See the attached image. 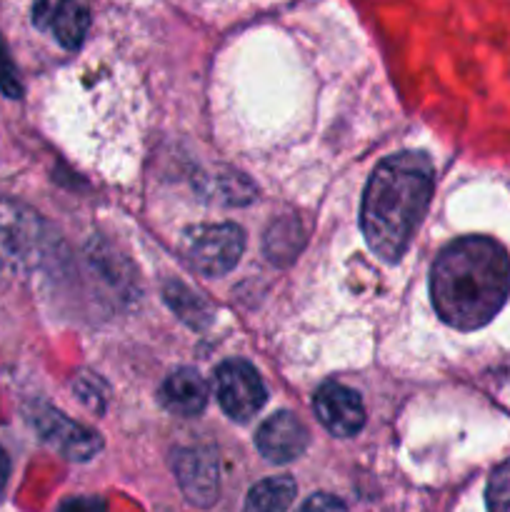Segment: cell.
I'll list each match as a JSON object with an SVG mask.
<instances>
[{
	"label": "cell",
	"instance_id": "1",
	"mask_svg": "<svg viewBox=\"0 0 510 512\" xmlns=\"http://www.w3.org/2000/svg\"><path fill=\"white\" fill-rule=\"evenodd\" d=\"M510 295V258L503 245L485 235L450 243L430 270L435 313L455 330L488 325Z\"/></svg>",
	"mask_w": 510,
	"mask_h": 512
},
{
	"label": "cell",
	"instance_id": "2",
	"mask_svg": "<svg viewBox=\"0 0 510 512\" xmlns=\"http://www.w3.org/2000/svg\"><path fill=\"white\" fill-rule=\"evenodd\" d=\"M435 168L425 153L385 158L370 175L360 208L365 243L385 263H398L430 205Z\"/></svg>",
	"mask_w": 510,
	"mask_h": 512
},
{
	"label": "cell",
	"instance_id": "3",
	"mask_svg": "<svg viewBox=\"0 0 510 512\" xmlns=\"http://www.w3.org/2000/svg\"><path fill=\"white\" fill-rule=\"evenodd\" d=\"M183 253L208 278L230 273L245 250V233L233 223L193 225L183 233Z\"/></svg>",
	"mask_w": 510,
	"mask_h": 512
},
{
	"label": "cell",
	"instance_id": "4",
	"mask_svg": "<svg viewBox=\"0 0 510 512\" xmlns=\"http://www.w3.org/2000/svg\"><path fill=\"white\" fill-rule=\"evenodd\" d=\"M25 418H28V423L33 425V430L43 443H48L63 458L75 460V463H85V460L95 458L103 448V440L95 430L65 418L60 410L50 408L45 403H30L25 408Z\"/></svg>",
	"mask_w": 510,
	"mask_h": 512
},
{
	"label": "cell",
	"instance_id": "5",
	"mask_svg": "<svg viewBox=\"0 0 510 512\" xmlns=\"http://www.w3.org/2000/svg\"><path fill=\"white\" fill-rule=\"evenodd\" d=\"M213 385L215 398H218L223 413L228 418L238 420V423H245L255 413H260V408L268 400L258 370L250 363H245V360H228V363L220 365L215 370Z\"/></svg>",
	"mask_w": 510,
	"mask_h": 512
},
{
	"label": "cell",
	"instance_id": "6",
	"mask_svg": "<svg viewBox=\"0 0 510 512\" xmlns=\"http://www.w3.org/2000/svg\"><path fill=\"white\" fill-rule=\"evenodd\" d=\"M33 23L65 50H78L90 28L88 0H33Z\"/></svg>",
	"mask_w": 510,
	"mask_h": 512
},
{
	"label": "cell",
	"instance_id": "7",
	"mask_svg": "<svg viewBox=\"0 0 510 512\" xmlns=\"http://www.w3.org/2000/svg\"><path fill=\"white\" fill-rule=\"evenodd\" d=\"M313 408L323 428L333 433L335 438H353L365 425L363 400L355 390L345 388L340 383L320 385L318 393H315Z\"/></svg>",
	"mask_w": 510,
	"mask_h": 512
},
{
	"label": "cell",
	"instance_id": "8",
	"mask_svg": "<svg viewBox=\"0 0 510 512\" xmlns=\"http://www.w3.org/2000/svg\"><path fill=\"white\" fill-rule=\"evenodd\" d=\"M308 443V428L288 410H280L273 418L265 420L260 425L258 435H255V445H258L260 455L275 465L293 463L295 458H300L308 450Z\"/></svg>",
	"mask_w": 510,
	"mask_h": 512
},
{
	"label": "cell",
	"instance_id": "9",
	"mask_svg": "<svg viewBox=\"0 0 510 512\" xmlns=\"http://www.w3.org/2000/svg\"><path fill=\"white\" fill-rule=\"evenodd\" d=\"M178 483L190 503L210 505L218 498V458L208 448H183L173 455Z\"/></svg>",
	"mask_w": 510,
	"mask_h": 512
},
{
	"label": "cell",
	"instance_id": "10",
	"mask_svg": "<svg viewBox=\"0 0 510 512\" xmlns=\"http://www.w3.org/2000/svg\"><path fill=\"white\" fill-rule=\"evenodd\" d=\"M158 400L168 413L193 418V415L203 413L208 405V385L200 378L198 370L178 368L160 385Z\"/></svg>",
	"mask_w": 510,
	"mask_h": 512
},
{
	"label": "cell",
	"instance_id": "11",
	"mask_svg": "<svg viewBox=\"0 0 510 512\" xmlns=\"http://www.w3.org/2000/svg\"><path fill=\"white\" fill-rule=\"evenodd\" d=\"M163 293L165 303L170 305V310H173L188 328L203 330L213 323V310H210V305L185 283L170 280V283H165Z\"/></svg>",
	"mask_w": 510,
	"mask_h": 512
},
{
	"label": "cell",
	"instance_id": "12",
	"mask_svg": "<svg viewBox=\"0 0 510 512\" xmlns=\"http://www.w3.org/2000/svg\"><path fill=\"white\" fill-rule=\"evenodd\" d=\"M295 493V480L288 475L260 480L255 488H250L243 512H285L293 505Z\"/></svg>",
	"mask_w": 510,
	"mask_h": 512
},
{
	"label": "cell",
	"instance_id": "13",
	"mask_svg": "<svg viewBox=\"0 0 510 512\" xmlns=\"http://www.w3.org/2000/svg\"><path fill=\"white\" fill-rule=\"evenodd\" d=\"M305 243L303 225H300L298 218H280L275 220L273 225L265 233V255H268L273 263L288 265L293 263L295 255L300 253Z\"/></svg>",
	"mask_w": 510,
	"mask_h": 512
},
{
	"label": "cell",
	"instance_id": "14",
	"mask_svg": "<svg viewBox=\"0 0 510 512\" xmlns=\"http://www.w3.org/2000/svg\"><path fill=\"white\" fill-rule=\"evenodd\" d=\"M488 512H510V460L493 470L485 490Z\"/></svg>",
	"mask_w": 510,
	"mask_h": 512
},
{
	"label": "cell",
	"instance_id": "15",
	"mask_svg": "<svg viewBox=\"0 0 510 512\" xmlns=\"http://www.w3.org/2000/svg\"><path fill=\"white\" fill-rule=\"evenodd\" d=\"M0 93L8 98H20L23 95V85H20L18 70H15L13 58L8 53V45L0 38Z\"/></svg>",
	"mask_w": 510,
	"mask_h": 512
},
{
	"label": "cell",
	"instance_id": "16",
	"mask_svg": "<svg viewBox=\"0 0 510 512\" xmlns=\"http://www.w3.org/2000/svg\"><path fill=\"white\" fill-rule=\"evenodd\" d=\"M295 512H348V508H345L343 500H338L335 495L318 493L313 495V498L305 500Z\"/></svg>",
	"mask_w": 510,
	"mask_h": 512
},
{
	"label": "cell",
	"instance_id": "17",
	"mask_svg": "<svg viewBox=\"0 0 510 512\" xmlns=\"http://www.w3.org/2000/svg\"><path fill=\"white\" fill-rule=\"evenodd\" d=\"M8 478H10V458L3 450V445H0V493H3L5 485H8Z\"/></svg>",
	"mask_w": 510,
	"mask_h": 512
}]
</instances>
